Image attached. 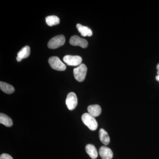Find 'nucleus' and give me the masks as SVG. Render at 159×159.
Masks as SVG:
<instances>
[{"label": "nucleus", "mask_w": 159, "mask_h": 159, "mask_svg": "<svg viewBox=\"0 0 159 159\" xmlns=\"http://www.w3.org/2000/svg\"><path fill=\"white\" fill-rule=\"evenodd\" d=\"M83 122L91 130H96L98 127V123L95 117L90 114L86 113L81 117Z\"/></svg>", "instance_id": "1"}, {"label": "nucleus", "mask_w": 159, "mask_h": 159, "mask_svg": "<svg viewBox=\"0 0 159 159\" xmlns=\"http://www.w3.org/2000/svg\"><path fill=\"white\" fill-rule=\"evenodd\" d=\"M87 72V68L84 64H81L74 70L75 79L79 82H82L85 79Z\"/></svg>", "instance_id": "2"}, {"label": "nucleus", "mask_w": 159, "mask_h": 159, "mask_svg": "<svg viewBox=\"0 0 159 159\" xmlns=\"http://www.w3.org/2000/svg\"><path fill=\"white\" fill-rule=\"evenodd\" d=\"M65 41V37L63 35H57L49 41L48 46L50 49H57L64 45Z\"/></svg>", "instance_id": "3"}, {"label": "nucleus", "mask_w": 159, "mask_h": 159, "mask_svg": "<svg viewBox=\"0 0 159 159\" xmlns=\"http://www.w3.org/2000/svg\"><path fill=\"white\" fill-rule=\"evenodd\" d=\"M48 62L52 69L57 71H64L66 67L59 59V57L53 56L49 59Z\"/></svg>", "instance_id": "4"}, {"label": "nucleus", "mask_w": 159, "mask_h": 159, "mask_svg": "<svg viewBox=\"0 0 159 159\" xmlns=\"http://www.w3.org/2000/svg\"><path fill=\"white\" fill-rule=\"evenodd\" d=\"M66 103L70 110H73L76 108L77 104V98L76 94L73 92L69 93L67 96Z\"/></svg>", "instance_id": "5"}, {"label": "nucleus", "mask_w": 159, "mask_h": 159, "mask_svg": "<svg viewBox=\"0 0 159 159\" xmlns=\"http://www.w3.org/2000/svg\"><path fill=\"white\" fill-rule=\"evenodd\" d=\"M63 61L68 65L77 66L81 64L82 59L81 57L79 56L67 55L63 57Z\"/></svg>", "instance_id": "6"}, {"label": "nucleus", "mask_w": 159, "mask_h": 159, "mask_svg": "<svg viewBox=\"0 0 159 159\" xmlns=\"http://www.w3.org/2000/svg\"><path fill=\"white\" fill-rule=\"evenodd\" d=\"M70 43L71 45L80 46L83 48H85L88 46V42L86 40L81 38L77 35L72 36L70 40Z\"/></svg>", "instance_id": "7"}, {"label": "nucleus", "mask_w": 159, "mask_h": 159, "mask_svg": "<svg viewBox=\"0 0 159 159\" xmlns=\"http://www.w3.org/2000/svg\"><path fill=\"white\" fill-rule=\"evenodd\" d=\"M99 154L102 159H112L113 157L112 150L105 146H102L99 148Z\"/></svg>", "instance_id": "8"}, {"label": "nucleus", "mask_w": 159, "mask_h": 159, "mask_svg": "<svg viewBox=\"0 0 159 159\" xmlns=\"http://www.w3.org/2000/svg\"><path fill=\"white\" fill-rule=\"evenodd\" d=\"M87 110L89 113L94 117L99 116L102 111L100 106L97 104L89 106L88 107Z\"/></svg>", "instance_id": "9"}, {"label": "nucleus", "mask_w": 159, "mask_h": 159, "mask_svg": "<svg viewBox=\"0 0 159 159\" xmlns=\"http://www.w3.org/2000/svg\"><path fill=\"white\" fill-rule=\"evenodd\" d=\"M77 28L78 31L83 37L91 36L93 34V32L89 28L86 26L82 25L80 24H77Z\"/></svg>", "instance_id": "10"}, {"label": "nucleus", "mask_w": 159, "mask_h": 159, "mask_svg": "<svg viewBox=\"0 0 159 159\" xmlns=\"http://www.w3.org/2000/svg\"><path fill=\"white\" fill-rule=\"evenodd\" d=\"M85 150L91 158L96 159L98 157V154L97 148L92 144H88L86 146Z\"/></svg>", "instance_id": "11"}, {"label": "nucleus", "mask_w": 159, "mask_h": 159, "mask_svg": "<svg viewBox=\"0 0 159 159\" xmlns=\"http://www.w3.org/2000/svg\"><path fill=\"white\" fill-rule=\"evenodd\" d=\"M99 137L100 141L102 144L105 145H107L109 144L110 139L108 134L103 129H101L99 131Z\"/></svg>", "instance_id": "12"}, {"label": "nucleus", "mask_w": 159, "mask_h": 159, "mask_svg": "<svg viewBox=\"0 0 159 159\" xmlns=\"http://www.w3.org/2000/svg\"><path fill=\"white\" fill-rule=\"evenodd\" d=\"M0 123L7 127H11L13 125L11 118L6 114L3 113L0 114Z\"/></svg>", "instance_id": "13"}, {"label": "nucleus", "mask_w": 159, "mask_h": 159, "mask_svg": "<svg viewBox=\"0 0 159 159\" xmlns=\"http://www.w3.org/2000/svg\"><path fill=\"white\" fill-rule=\"evenodd\" d=\"M0 89L3 92L7 94L12 93L15 91L14 88L12 85L2 81L0 82Z\"/></svg>", "instance_id": "14"}, {"label": "nucleus", "mask_w": 159, "mask_h": 159, "mask_svg": "<svg viewBox=\"0 0 159 159\" xmlns=\"http://www.w3.org/2000/svg\"><path fill=\"white\" fill-rule=\"evenodd\" d=\"M46 22L48 25L52 27L58 25L60 19L56 16H50L46 18Z\"/></svg>", "instance_id": "15"}, {"label": "nucleus", "mask_w": 159, "mask_h": 159, "mask_svg": "<svg viewBox=\"0 0 159 159\" xmlns=\"http://www.w3.org/2000/svg\"><path fill=\"white\" fill-rule=\"evenodd\" d=\"M30 48L29 46H26L22 48L21 50L18 53L17 57L22 60L27 58L30 54Z\"/></svg>", "instance_id": "16"}, {"label": "nucleus", "mask_w": 159, "mask_h": 159, "mask_svg": "<svg viewBox=\"0 0 159 159\" xmlns=\"http://www.w3.org/2000/svg\"><path fill=\"white\" fill-rule=\"evenodd\" d=\"M0 159H13V158L9 155V154L6 153L2 154L0 156Z\"/></svg>", "instance_id": "17"}, {"label": "nucleus", "mask_w": 159, "mask_h": 159, "mask_svg": "<svg viewBox=\"0 0 159 159\" xmlns=\"http://www.w3.org/2000/svg\"><path fill=\"white\" fill-rule=\"evenodd\" d=\"M157 75H159V63L157 65Z\"/></svg>", "instance_id": "18"}, {"label": "nucleus", "mask_w": 159, "mask_h": 159, "mask_svg": "<svg viewBox=\"0 0 159 159\" xmlns=\"http://www.w3.org/2000/svg\"><path fill=\"white\" fill-rule=\"evenodd\" d=\"M156 79L157 81H159V75H157L156 77Z\"/></svg>", "instance_id": "19"}]
</instances>
